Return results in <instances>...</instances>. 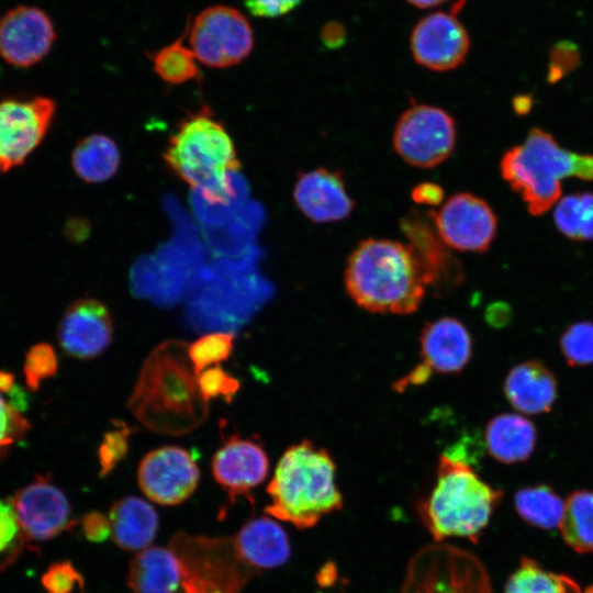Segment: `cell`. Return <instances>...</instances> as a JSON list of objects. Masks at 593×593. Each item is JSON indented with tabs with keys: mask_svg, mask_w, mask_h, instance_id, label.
Segmentation results:
<instances>
[{
	"mask_svg": "<svg viewBox=\"0 0 593 593\" xmlns=\"http://www.w3.org/2000/svg\"><path fill=\"white\" fill-rule=\"evenodd\" d=\"M55 40L52 20L38 8L16 7L0 21V55L10 65L36 64L47 55Z\"/></svg>",
	"mask_w": 593,
	"mask_h": 593,
	"instance_id": "cell-17",
	"label": "cell"
},
{
	"mask_svg": "<svg viewBox=\"0 0 593 593\" xmlns=\"http://www.w3.org/2000/svg\"><path fill=\"white\" fill-rule=\"evenodd\" d=\"M82 523L86 536L92 541H102L110 536L109 519L100 513L87 514Z\"/></svg>",
	"mask_w": 593,
	"mask_h": 593,
	"instance_id": "cell-44",
	"label": "cell"
},
{
	"mask_svg": "<svg viewBox=\"0 0 593 593\" xmlns=\"http://www.w3.org/2000/svg\"><path fill=\"white\" fill-rule=\"evenodd\" d=\"M518 515L528 524L553 529L560 525L564 503L553 489L538 484L518 490L514 497Z\"/></svg>",
	"mask_w": 593,
	"mask_h": 593,
	"instance_id": "cell-28",
	"label": "cell"
},
{
	"mask_svg": "<svg viewBox=\"0 0 593 593\" xmlns=\"http://www.w3.org/2000/svg\"><path fill=\"white\" fill-rule=\"evenodd\" d=\"M170 548L181 561L184 593H238L247 577L232 542L178 535Z\"/></svg>",
	"mask_w": 593,
	"mask_h": 593,
	"instance_id": "cell-8",
	"label": "cell"
},
{
	"mask_svg": "<svg viewBox=\"0 0 593 593\" xmlns=\"http://www.w3.org/2000/svg\"><path fill=\"white\" fill-rule=\"evenodd\" d=\"M172 174L213 203L231 193V175L240 168L234 142L208 107L178 123L163 154Z\"/></svg>",
	"mask_w": 593,
	"mask_h": 593,
	"instance_id": "cell-5",
	"label": "cell"
},
{
	"mask_svg": "<svg viewBox=\"0 0 593 593\" xmlns=\"http://www.w3.org/2000/svg\"><path fill=\"white\" fill-rule=\"evenodd\" d=\"M303 0H244L248 12L257 18L273 19L293 11Z\"/></svg>",
	"mask_w": 593,
	"mask_h": 593,
	"instance_id": "cell-42",
	"label": "cell"
},
{
	"mask_svg": "<svg viewBox=\"0 0 593 593\" xmlns=\"http://www.w3.org/2000/svg\"><path fill=\"white\" fill-rule=\"evenodd\" d=\"M25 538L51 539L70 528V506L65 494L48 479L37 478L11 500Z\"/></svg>",
	"mask_w": 593,
	"mask_h": 593,
	"instance_id": "cell-16",
	"label": "cell"
},
{
	"mask_svg": "<svg viewBox=\"0 0 593 593\" xmlns=\"http://www.w3.org/2000/svg\"><path fill=\"white\" fill-rule=\"evenodd\" d=\"M401 593H492L481 562L450 545H430L411 559Z\"/></svg>",
	"mask_w": 593,
	"mask_h": 593,
	"instance_id": "cell-7",
	"label": "cell"
},
{
	"mask_svg": "<svg viewBox=\"0 0 593 593\" xmlns=\"http://www.w3.org/2000/svg\"><path fill=\"white\" fill-rule=\"evenodd\" d=\"M269 459L262 445L250 438L231 435L212 459V473L228 493L231 502L265 481Z\"/></svg>",
	"mask_w": 593,
	"mask_h": 593,
	"instance_id": "cell-19",
	"label": "cell"
},
{
	"mask_svg": "<svg viewBox=\"0 0 593 593\" xmlns=\"http://www.w3.org/2000/svg\"><path fill=\"white\" fill-rule=\"evenodd\" d=\"M22 536L13 505L0 500V557L13 552L18 547L16 541L22 540Z\"/></svg>",
	"mask_w": 593,
	"mask_h": 593,
	"instance_id": "cell-41",
	"label": "cell"
},
{
	"mask_svg": "<svg viewBox=\"0 0 593 593\" xmlns=\"http://www.w3.org/2000/svg\"><path fill=\"white\" fill-rule=\"evenodd\" d=\"M411 5L418 9H430L437 7L447 0H405Z\"/></svg>",
	"mask_w": 593,
	"mask_h": 593,
	"instance_id": "cell-47",
	"label": "cell"
},
{
	"mask_svg": "<svg viewBox=\"0 0 593 593\" xmlns=\"http://www.w3.org/2000/svg\"><path fill=\"white\" fill-rule=\"evenodd\" d=\"M559 527L572 549L593 552V491L578 490L569 495Z\"/></svg>",
	"mask_w": 593,
	"mask_h": 593,
	"instance_id": "cell-29",
	"label": "cell"
},
{
	"mask_svg": "<svg viewBox=\"0 0 593 593\" xmlns=\"http://www.w3.org/2000/svg\"><path fill=\"white\" fill-rule=\"evenodd\" d=\"M331 455L311 440L290 446L279 459L268 484L266 512L300 529L315 526L343 507Z\"/></svg>",
	"mask_w": 593,
	"mask_h": 593,
	"instance_id": "cell-3",
	"label": "cell"
},
{
	"mask_svg": "<svg viewBox=\"0 0 593 593\" xmlns=\"http://www.w3.org/2000/svg\"><path fill=\"white\" fill-rule=\"evenodd\" d=\"M584 593H593V585L589 586Z\"/></svg>",
	"mask_w": 593,
	"mask_h": 593,
	"instance_id": "cell-48",
	"label": "cell"
},
{
	"mask_svg": "<svg viewBox=\"0 0 593 593\" xmlns=\"http://www.w3.org/2000/svg\"><path fill=\"white\" fill-rule=\"evenodd\" d=\"M553 220L558 231L573 240L593 239V193H571L556 205Z\"/></svg>",
	"mask_w": 593,
	"mask_h": 593,
	"instance_id": "cell-32",
	"label": "cell"
},
{
	"mask_svg": "<svg viewBox=\"0 0 593 593\" xmlns=\"http://www.w3.org/2000/svg\"><path fill=\"white\" fill-rule=\"evenodd\" d=\"M43 584L48 593H71L77 585L82 586V579L70 563L60 562L49 567Z\"/></svg>",
	"mask_w": 593,
	"mask_h": 593,
	"instance_id": "cell-40",
	"label": "cell"
},
{
	"mask_svg": "<svg viewBox=\"0 0 593 593\" xmlns=\"http://www.w3.org/2000/svg\"><path fill=\"white\" fill-rule=\"evenodd\" d=\"M232 545L237 558L247 567L277 568L290 557L286 532L269 517L248 522L235 536Z\"/></svg>",
	"mask_w": 593,
	"mask_h": 593,
	"instance_id": "cell-23",
	"label": "cell"
},
{
	"mask_svg": "<svg viewBox=\"0 0 593 593\" xmlns=\"http://www.w3.org/2000/svg\"><path fill=\"white\" fill-rule=\"evenodd\" d=\"M233 349V333L214 332L188 345V355L198 376L204 369L226 360Z\"/></svg>",
	"mask_w": 593,
	"mask_h": 593,
	"instance_id": "cell-33",
	"label": "cell"
},
{
	"mask_svg": "<svg viewBox=\"0 0 593 593\" xmlns=\"http://www.w3.org/2000/svg\"><path fill=\"white\" fill-rule=\"evenodd\" d=\"M580 63L577 45L569 41L557 43L549 53L548 81L555 83L573 71Z\"/></svg>",
	"mask_w": 593,
	"mask_h": 593,
	"instance_id": "cell-38",
	"label": "cell"
},
{
	"mask_svg": "<svg viewBox=\"0 0 593 593\" xmlns=\"http://www.w3.org/2000/svg\"><path fill=\"white\" fill-rule=\"evenodd\" d=\"M299 210L314 223H331L348 217L355 202L338 170L318 167L301 174L293 188Z\"/></svg>",
	"mask_w": 593,
	"mask_h": 593,
	"instance_id": "cell-20",
	"label": "cell"
},
{
	"mask_svg": "<svg viewBox=\"0 0 593 593\" xmlns=\"http://www.w3.org/2000/svg\"><path fill=\"white\" fill-rule=\"evenodd\" d=\"M132 432L126 424L116 422L114 428L103 436L98 449L101 477L109 474L124 459Z\"/></svg>",
	"mask_w": 593,
	"mask_h": 593,
	"instance_id": "cell-35",
	"label": "cell"
},
{
	"mask_svg": "<svg viewBox=\"0 0 593 593\" xmlns=\"http://www.w3.org/2000/svg\"><path fill=\"white\" fill-rule=\"evenodd\" d=\"M460 451L439 457L436 483L418 505V515L436 541L466 537L475 541L502 499Z\"/></svg>",
	"mask_w": 593,
	"mask_h": 593,
	"instance_id": "cell-4",
	"label": "cell"
},
{
	"mask_svg": "<svg viewBox=\"0 0 593 593\" xmlns=\"http://www.w3.org/2000/svg\"><path fill=\"white\" fill-rule=\"evenodd\" d=\"M422 361L394 384L403 391L426 382L433 373H459L472 356V338L465 324L456 317H440L428 322L421 336Z\"/></svg>",
	"mask_w": 593,
	"mask_h": 593,
	"instance_id": "cell-12",
	"label": "cell"
},
{
	"mask_svg": "<svg viewBox=\"0 0 593 593\" xmlns=\"http://www.w3.org/2000/svg\"><path fill=\"white\" fill-rule=\"evenodd\" d=\"M346 31L340 23L328 22L321 30L322 43L329 47L336 48L345 43Z\"/></svg>",
	"mask_w": 593,
	"mask_h": 593,
	"instance_id": "cell-45",
	"label": "cell"
},
{
	"mask_svg": "<svg viewBox=\"0 0 593 593\" xmlns=\"http://www.w3.org/2000/svg\"><path fill=\"white\" fill-rule=\"evenodd\" d=\"M500 170L528 212L539 216L560 200L562 179L593 180V155L564 149L551 134L535 127L523 144L504 153Z\"/></svg>",
	"mask_w": 593,
	"mask_h": 593,
	"instance_id": "cell-6",
	"label": "cell"
},
{
	"mask_svg": "<svg viewBox=\"0 0 593 593\" xmlns=\"http://www.w3.org/2000/svg\"><path fill=\"white\" fill-rule=\"evenodd\" d=\"M128 407L149 429L167 435H184L208 416L198 376L183 342L167 340L146 358Z\"/></svg>",
	"mask_w": 593,
	"mask_h": 593,
	"instance_id": "cell-1",
	"label": "cell"
},
{
	"mask_svg": "<svg viewBox=\"0 0 593 593\" xmlns=\"http://www.w3.org/2000/svg\"><path fill=\"white\" fill-rule=\"evenodd\" d=\"M190 48L211 68H228L243 61L254 47V32L247 18L230 5L202 10L188 27Z\"/></svg>",
	"mask_w": 593,
	"mask_h": 593,
	"instance_id": "cell-9",
	"label": "cell"
},
{
	"mask_svg": "<svg viewBox=\"0 0 593 593\" xmlns=\"http://www.w3.org/2000/svg\"><path fill=\"white\" fill-rule=\"evenodd\" d=\"M467 0H456L448 10L432 12L412 29L410 47L414 60L433 71H449L470 49V36L458 13Z\"/></svg>",
	"mask_w": 593,
	"mask_h": 593,
	"instance_id": "cell-11",
	"label": "cell"
},
{
	"mask_svg": "<svg viewBox=\"0 0 593 593\" xmlns=\"http://www.w3.org/2000/svg\"><path fill=\"white\" fill-rule=\"evenodd\" d=\"M183 37H178L148 55L156 75L170 85H181L201 78L198 59L192 49L184 45Z\"/></svg>",
	"mask_w": 593,
	"mask_h": 593,
	"instance_id": "cell-31",
	"label": "cell"
},
{
	"mask_svg": "<svg viewBox=\"0 0 593 593\" xmlns=\"http://www.w3.org/2000/svg\"><path fill=\"white\" fill-rule=\"evenodd\" d=\"M344 279L362 309L400 315L415 312L429 287L412 247L385 238L361 240L348 257Z\"/></svg>",
	"mask_w": 593,
	"mask_h": 593,
	"instance_id": "cell-2",
	"label": "cell"
},
{
	"mask_svg": "<svg viewBox=\"0 0 593 593\" xmlns=\"http://www.w3.org/2000/svg\"><path fill=\"white\" fill-rule=\"evenodd\" d=\"M401 230L421 261L430 287L448 289L461 282V265L447 249L434 225L418 213H411L401 220Z\"/></svg>",
	"mask_w": 593,
	"mask_h": 593,
	"instance_id": "cell-21",
	"label": "cell"
},
{
	"mask_svg": "<svg viewBox=\"0 0 593 593\" xmlns=\"http://www.w3.org/2000/svg\"><path fill=\"white\" fill-rule=\"evenodd\" d=\"M504 593H582L569 577L545 570L529 558L508 578Z\"/></svg>",
	"mask_w": 593,
	"mask_h": 593,
	"instance_id": "cell-30",
	"label": "cell"
},
{
	"mask_svg": "<svg viewBox=\"0 0 593 593\" xmlns=\"http://www.w3.org/2000/svg\"><path fill=\"white\" fill-rule=\"evenodd\" d=\"M182 581L181 561L171 548L147 547L130 563L127 584L134 593H176Z\"/></svg>",
	"mask_w": 593,
	"mask_h": 593,
	"instance_id": "cell-24",
	"label": "cell"
},
{
	"mask_svg": "<svg viewBox=\"0 0 593 593\" xmlns=\"http://www.w3.org/2000/svg\"><path fill=\"white\" fill-rule=\"evenodd\" d=\"M457 141L455 119L444 109L413 104L399 118L393 131V147L409 165L432 168L444 163Z\"/></svg>",
	"mask_w": 593,
	"mask_h": 593,
	"instance_id": "cell-10",
	"label": "cell"
},
{
	"mask_svg": "<svg viewBox=\"0 0 593 593\" xmlns=\"http://www.w3.org/2000/svg\"><path fill=\"white\" fill-rule=\"evenodd\" d=\"M429 214L437 234L449 248L484 253L495 238V213L486 201L472 193H456Z\"/></svg>",
	"mask_w": 593,
	"mask_h": 593,
	"instance_id": "cell-13",
	"label": "cell"
},
{
	"mask_svg": "<svg viewBox=\"0 0 593 593\" xmlns=\"http://www.w3.org/2000/svg\"><path fill=\"white\" fill-rule=\"evenodd\" d=\"M27 428L29 423L20 410L11 401H7L0 391V448L13 444Z\"/></svg>",
	"mask_w": 593,
	"mask_h": 593,
	"instance_id": "cell-39",
	"label": "cell"
},
{
	"mask_svg": "<svg viewBox=\"0 0 593 593\" xmlns=\"http://www.w3.org/2000/svg\"><path fill=\"white\" fill-rule=\"evenodd\" d=\"M58 359L53 347L48 344H37L27 353L24 362L26 383L37 389L40 383L57 372Z\"/></svg>",
	"mask_w": 593,
	"mask_h": 593,
	"instance_id": "cell-36",
	"label": "cell"
},
{
	"mask_svg": "<svg viewBox=\"0 0 593 593\" xmlns=\"http://www.w3.org/2000/svg\"><path fill=\"white\" fill-rule=\"evenodd\" d=\"M198 384L206 402L222 398L230 402L240 388L239 381L221 368L209 367L198 373Z\"/></svg>",
	"mask_w": 593,
	"mask_h": 593,
	"instance_id": "cell-37",
	"label": "cell"
},
{
	"mask_svg": "<svg viewBox=\"0 0 593 593\" xmlns=\"http://www.w3.org/2000/svg\"><path fill=\"white\" fill-rule=\"evenodd\" d=\"M559 346L569 366L593 365V322L580 321L569 325L560 336Z\"/></svg>",
	"mask_w": 593,
	"mask_h": 593,
	"instance_id": "cell-34",
	"label": "cell"
},
{
	"mask_svg": "<svg viewBox=\"0 0 593 593\" xmlns=\"http://www.w3.org/2000/svg\"><path fill=\"white\" fill-rule=\"evenodd\" d=\"M532 107V99L526 96L517 97L514 100V109L519 114H525Z\"/></svg>",
	"mask_w": 593,
	"mask_h": 593,
	"instance_id": "cell-46",
	"label": "cell"
},
{
	"mask_svg": "<svg viewBox=\"0 0 593 593\" xmlns=\"http://www.w3.org/2000/svg\"><path fill=\"white\" fill-rule=\"evenodd\" d=\"M121 163L115 142L103 134H92L82 138L71 155L76 175L90 183H100L112 178Z\"/></svg>",
	"mask_w": 593,
	"mask_h": 593,
	"instance_id": "cell-27",
	"label": "cell"
},
{
	"mask_svg": "<svg viewBox=\"0 0 593 593\" xmlns=\"http://www.w3.org/2000/svg\"><path fill=\"white\" fill-rule=\"evenodd\" d=\"M411 198L416 204L437 206L445 199L444 189L430 181H425L416 184L411 191Z\"/></svg>",
	"mask_w": 593,
	"mask_h": 593,
	"instance_id": "cell-43",
	"label": "cell"
},
{
	"mask_svg": "<svg viewBox=\"0 0 593 593\" xmlns=\"http://www.w3.org/2000/svg\"><path fill=\"white\" fill-rule=\"evenodd\" d=\"M200 470L192 455L177 446H164L142 460L137 479L144 494L155 503L176 505L197 489Z\"/></svg>",
	"mask_w": 593,
	"mask_h": 593,
	"instance_id": "cell-15",
	"label": "cell"
},
{
	"mask_svg": "<svg viewBox=\"0 0 593 593\" xmlns=\"http://www.w3.org/2000/svg\"><path fill=\"white\" fill-rule=\"evenodd\" d=\"M484 436L489 455L506 465L526 461L537 441L534 423L514 413L494 416L488 423Z\"/></svg>",
	"mask_w": 593,
	"mask_h": 593,
	"instance_id": "cell-26",
	"label": "cell"
},
{
	"mask_svg": "<svg viewBox=\"0 0 593 593\" xmlns=\"http://www.w3.org/2000/svg\"><path fill=\"white\" fill-rule=\"evenodd\" d=\"M112 337L113 322L109 309L91 298L71 303L58 326L61 348L80 359H91L102 354Z\"/></svg>",
	"mask_w": 593,
	"mask_h": 593,
	"instance_id": "cell-18",
	"label": "cell"
},
{
	"mask_svg": "<svg viewBox=\"0 0 593 593\" xmlns=\"http://www.w3.org/2000/svg\"><path fill=\"white\" fill-rule=\"evenodd\" d=\"M557 393L555 374L537 360L516 365L505 378V398L513 407L525 414L548 413L557 400Z\"/></svg>",
	"mask_w": 593,
	"mask_h": 593,
	"instance_id": "cell-22",
	"label": "cell"
},
{
	"mask_svg": "<svg viewBox=\"0 0 593 593\" xmlns=\"http://www.w3.org/2000/svg\"><path fill=\"white\" fill-rule=\"evenodd\" d=\"M110 536L124 550H143L154 540L158 528L155 508L136 496L115 502L109 512Z\"/></svg>",
	"mask_w": 593,
	"mask_h": 593,
	"instance_id": "cell-25",
	"label": "cell"
},
{
	"mask_svg": "<svg viewBox=\"0 0 593 593\" xmlns=\"http://www.w3.org/2000/svg\"><path fill=\"white\" fill-rule=\"evenodd\" d=\"M55 110L54 100L47 97L0 103V172L22 164L40 145Z\"/></svg>",
	"mask_w": 593,
	"mask_h": 593,
	"instance_id": "cell-14",
	"label": "cell"
}]
</instances>
